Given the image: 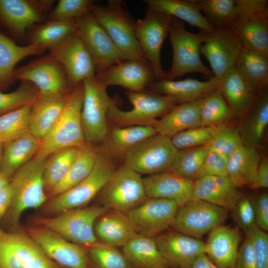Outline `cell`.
Returning a JSON list of instances; mask_svg holds the SVG:
<instances>
[{"mask_svg": "<svg viewBox=\"0 0 268 268\" xmlns=\"http://www.w3.org/2000/svg\"><path fill=\"white\" fill-rule=\"evenodd\" d=\"M83 98V85L81 82L69 92L61 115L40 140L35 156L47 158L62 149L81 148L88 145L83 135L80 119Z\"/></svg>", "mask_w": 268, "mask_h": 268, "instance_id": "1", "label": "cell"}, {"mask_svg": "<svg viewBox=\"0 0 268 268\" xmlns=\"http://www.w3.org/2000/svg\"><path fill=\"white\" fill-rule=\"evenodd\" d=\"M90 13L127 60L149 63L135 35L136 21L120 0L105 5L93 4Z\"/></svg>", "mask_w": 268, "mask_h": 268, "instance_id": "2", "label": "cell"}, {"mask_svg": "<svg viewBox=\"0 0 268 268\" xmlns=\"http://www.w3.org/2000/svg\"><path fill=\"white\" fill-rule=\"evenodd\" d=\"M46 159L34 157L19 168L10 179L12 198L6 213L10 224H17L24 211L37 208L46 201L43 175Z\"/></svg>", "mask_w": 268, "mask_h": 268, "instance_id": "3", "label": "cell"}, {"mask_svg": "<svg viewBox=\"0 0 268 268\" xmlns=\"http://www.w3.org/2000/svg\"><path fill=\"white\" fill-rule=\"evenodd\" d=\"M126 96L132 105L130 111H123L117 106L114 100L110 104L107 120L113 127L153 125L157 118L163 117L180 104L174 97L161 95L149 90L127 91Z\"/></svg>", "mask_w": 268, "mask_h": 268, "instance_id": "4", "label": "cell"}, {"mask_svg": "<svg viewBox=\"0 0 268 268\" xmlns=\"http://www.w3.org/2000/svg\"><path fill=\"white\" fill-rule=\"evenodd\" d=\"M207 34L201 30L197 33L190 32L186 29L183 21L172 17L168 36L172 48L173 60L171 67L165 72V79L174 80L194 72L213 76L200 57V47Z\"/></svg>", "mask_w": 268, "mask_h": 268, "instance_id": "5", "label": "cell"}, {"mask_svg": "<svg viewBox=\"0 0 268 268\" xmlns=\"http://www.w3.org/2000/svg\"><path fill=\"white\" fill-rule=\"evenodd\" d=\"M108 209L100 204H95L53 216L35 217L31 223L54 231L71 242L88 248L98 242L94 231V224Z\"/></svg>", "mask_w": 268, "mask_h": 268, "instance_id": "6", "label": "cell"}, {"mask_svg": "<svg viewBox=\"0 0 268 268\" xmlns=\"http://www.w3.org/2000/svg\"><path fill=\"white\" fill-rule=\"evenodd\" d=\"M117 169L112 158L98 153L90 174L73 188L54 197L46 204L44 212L54 215L87 204L100 192Z\"/></svg>", "mask_w": 268, "mask_h": 268, "instance_id": "7", "label": "cell"}, {"mask_svg": "<svg viewBox=\"0 0 268 268\" xmlns=\"http://www.w3.org/2000/svg\"><path fill=\"white\" fill-rule=\"evenodd\" d=\"M83 98L80 115L83 135L88 145L101 144L108 133L107 113L113 100L107 92V87L95 77L82 82Z\"/></svg>", "mask_w": 268, "mask_h": 268, "instance_id": "8", "label": "cell"}, {"mask_svg": "<svg viewBox=\"0 0 268 268\" xmlns=\"http://www.w3.org/2000/svg\"><path fill=\"white\" fill-rule=\"evenodd\" d=\"M177 150L170 137L157 133L132 146L123 157L134 171L151 175L168 170Z\"/></svg>", "mask_w": 268, "mask_h": 268, "instance_id": "9", "label": "cell"}, {"mask_svg": "<svg viewBox=\"0 0 268 268\" xmlns=\"http://www.w3.org/2000/svg\"><path fill=\"white\" fill-rule=\"evenodd\" d=\"M99 193L100 205L125 213L147 198L141 175L125 164L117 168Z\"/></svg>", "mask_w": 268, "mask_h": 268, "instance_id": "10", "label": "cell"}, {"mask_svg": "<svg viewBox=\"0 0 268 268\" xmlns=\"http://www.w3.org/2000/svg\"><path fill=\"white\" fill-rule=\"evenodd\" d=\"M0 268H60L22 231L0 232Z\"/></svg>", "mask_w": 268, "mask_h": 268, "instance_id": "11", "label": "cell"}, {"mask_svg": "<svg viewBox=\"0 0 268 268\" xmlns=\"http://www.w3.org/2000/svg\"><path fill=\"white\" fill-rule=\"evenodd\" d=\"M171 18L169 15L147 6L143 18L136 21V37L157 81L165 77L160 53L168 36Z\"/></svg>", "mask_w": 268, "mask_h": 268, "instance_id": "12", "label": "cell"}, {"mask_svg": "<svg viewBox=\"0 0 268 268\" xmlns=\"http://www.w3.org/2000/svg\"><path fill=\"white\" fill-rule=\"evenodd\" d=\"M228 210L200 200H192L178 207L171 225L184 235L199 239L220 226L227 217Z\"/></svg>", "mask_w": 268, "mask_h": 268, "instance_id": "13", "label": "cell"}, {"mask_svg": "<svg viewBox=\"0 0 268 268\" xmlns=\"http://www.w3.org/2000/svg\"><path fill=\"white\" fill-rule=\"evenodd\" d=\"M26 233L44 253L65 268H90L88 248L71 242L58 234L38 225L28 226Z\"/></svg>", "mask_w": 268, "mask_h": 268, "instance_id": "14", "label": "cell"}, {"mask_svg": "<svg viewBox=\"0 0 268 268\" xmlns=\"http://www.w3.org/2000/svg\"><path fill=\"white\" fill-rule=\"evenodd\" d=\"M14 77L15 80L33 83L38 88L39 95L67 93L73 87L62 65L50 54L16 68Z\"/></svg>", "mask_w": 268, "mask_h": 268, "instance_id": "15", "label": "cell"}, {"mask_svg": "<svg viewBox=\"0 0 268 268\" xmlns=\"http://www.w3.org/2000/svg\"><path fill=\"white\" fill-rule=\"evenodd\" d=\"M77 22L75 32L92 57L96 73L127 60L90 11L77 18Z\"/></svg>", "mask_w": 268, "mask_h": 268, "instance_id": "16", "label": "cell"}, {"mask_svg": "<svg viewBox=\"0 0 268 268\" xmlns=\"http://www.w3.org/2000/svg\"><path fill=\"white\" fill-rule=\"evenodd\" d=\"M53 0H0V20L17 37L26 38L27 30L47 21Z\"/></svg>", "mask_w": 268, "mask_h": 268, "instance_id": "17", "label": "cell"}, {"mask_svg": "<svg viewBox=\"0 0 268 268\" xmlns=\"http://www.w3.org/2000/svg\"><path fill=\"white\" fill-rule=\"evenodd\" d=\"M178 207L170 200L147 198L126 213L136 234L154 237L171 226Z\"/></svg>", "mask_w": 268, "mask_h": 268, "instance_id": "18", "label": "cell"}, {"mask_svg": "<svg viewBox=\"0 0 268 268\" xmlns=\"http://www.w3.org/2000/svg\"><path fill=\"white\" fill-rule=\"evenodd\" d=\"M49 52L64 68L72 87L95 75L92 57L76 32L68 35Z\"/></svg>", "mask_w": 268, "mask_h": 268, "instance_id": "19", "label": "cell"}, {"mask_svg": "<svg viewBox=\"0 0 268 268\" xmlns=\"http://www.w3.org/2000/svg\"><path fill=\"white\" fill-rule=\"evenodd\" d=\"M243 46L238 38L227 26L214 28L206 35L200 47V54L208 61L213 76L220 78L234 66Z\"/></svg>", "mask_w": 268, "mask_h": 268, "instance_id": "20", "label": "cell"}, {"mask_svg": "<svg viewBox=\"0 0 268 268\" xmlns=\"http://www.w3.org/2000/svg\"><path fill=\"white\" fill-rule=\"evenodd\" d=\"M95 77L106 87L117 85L133 92L145 90L155 80L149 63L130 60L120 62L96 73Z\"/></svg>", "mask_w": 268, "mask_h": 268, "instance_id": "21", "label": "cell"}, {"mask_svg": "<svg viewBox=\"0 0 268 268\" xmlns=\"http://www.w3.org/2000/svg\"><path fill=\"white\" fill-rule=\"evenodd\" d=\"M153 238L162 255L173 268H191L199 256L205 254V245L202 241L174 230Z\"/></svg>", "mask_w": 268, "mask_h": 268, "instance_id": "22", "label": "cell"}, {"mask_svg": "<svg viewBox=\"0 0 268 268\" xmlns=\"http://www.w3.org/2000/svg\"><path fill=\"white\" fill-rule=\"evenodd\" d=\"M203 15L214 27L227 26L237 17L268 9L267 0H197Z\"/></svg>", "mask_w": 268, "mask_h": 268, "instance_id": "23", "label": "cell"}, {"mask_svg": "<svg viewBox=\"0 0 268 268\" xmlns=\"http://www.w3.org/2000/svg\"><path fill=\"white\" fill-rule=\"evenodd\" d=\"M147 198H158L174 201L179 207L192 200L193 181L168 170L143 178Z\"/></svg>", "mask_w": 268, "mask_h": 268, "instance_id": "24", "label": "cell"}, {"mask_svg": "<svg viewBox=\"0 0 268 268\" xmlns=\"http://www.w3.org/2000/svg\"><path fill=\"white\" fill-rule=\"evenodd\" d=\"M227 26L243 47L268 56V9L237 17Z\"/></svg>", "mask_w": 268, "mask_h": 268, "instance_id": "25", "label": "cell"}, {"mask_svg": "<svg viewBox=\"0 0 268 268\" xmlns=\"http://www.w3.org/2000/svg\"><path fill=\"white\" fill-rule=\"evenodd\" d=\"M238 189L227 177L204 176L194 181L192 200L232 209L241 197Z\"/></svg>", "mask_w": 268, "mask_h": 268, "instance_id": "26", "label": "cell"}, {"mask_svg": "<svg viewBox=\"0 0 268 268\" xmlns=\"http://www.w3.org/2000/svg\"><path fill=\"white\" fill-rule=\"evenodd\" d=\"M241 240L236 228L222 226L209 232L205 245V254L219 268H233Z\"/></svg>", "mask_w": 268, "mask_h": 268, "instance_id": "27", "label": "cell"}, {"mask_svg": "<svg viewBox=\"0 0 268 268\" xmlns=\"http://www.w3.org/2000/svg\"><path fill=\"white\" fill-rule=\"evenodd\" d=\"M242 144L257 148L262 143L268 125V87L257 94L248 111L238 120Z\"/></svg>", "mask_w": 268, "mask_h": 268, "instance_id": "28", "label": "cell"}, {"mask_svg": "<svg viewBox=\"0 0 268 268\" xmlns=\"http://www.w3.org/2000/svg\"><path fill=\"white\" fill-rule=\"evenodd\" d=\"M69 92L39 95L32 104L29 117L30 134L39 141L61 115Z\"/></svg>", "mask_w": 268, "mask_h": 268, "instance_id": "29", "label": "cell"}, {"mask_svg": "<svg viewBox=\"0 0 268 268\" xmlns=\"http://www.w3.org/2000/svg\"><path fill=\"white\" fill-rule=\"evenodd\" d=\"M94 231L97 241L115 247H123L136 234L126 213L108 209L98 218Z\"/></svg>", "mask_w": 268, "mask_h": 268, "instance_id": "30", "label": "cell"}, {"mask_svg": "<svg viewBox=\"0 0 268 268\" xmlns=\"http://www.w3.org/2000/svg\"><path fill=\"white\" fill-rule=\"evenodd\" d=\"M219 79L215 76L204 81L192 78L178 81L163 79L154 81L148 89L157 94L173 96L182 103L205 97L217 90Z\"/></svg>", "mask_w": 268, "mask_h": 268, "instance_id": "31", "label": "cell"}, {"mask_svg": "<svg viewBox=\"0 0 268 268\" xmlns=\"http://www.w3.org/2000/svg\"><path fill=\"white\" fill-rule=\"evenodd\" d=\"M205 97L178 104L157 119L153 125L157 133L171 138L182 131L200 126L201 109Z\"/></svg>", "mask_w": 268, "mask_h": 268, "instance_id": "32", "label": "cell"}, {"mask_svg": "<svg viewBox=\"0 0 268 268\" xmlns=\"http://www.w3.org/2000/svg\"><path fill=\"white\" fill-rule=\"evenodd\" d=\"M218 89L238 119L248 111L257 96L234 66L221 76Z\"/></svg>", "mask_w": 268, "mask_h": 268, "instance_id": "33", "label": "cell"}, {"mask_svg": "<svg viewBox=\"0 0 268 268\" xmlns=\"http://www.w3.org/2000/svg\"><path fill=\"white\" fill-rule=\"evenodd\" d=\"M122 252L132 268H173L153 237L136 234L122 247Z\"/></svg>", "mask_w": 268, "mask_h": 268, "instance_id": "34", "label": "cell"}, {"mask_svg": "<svg viewBox=\"0 0 268 268\" xmlns=\"http://www.w3.org/2000/svg\"><path fill=\"white\" fill-rule=\"evenodd\" d=\"M234 67L257 95L268 85V56L242 47Z\"/></svg>", "mask_w": 268, "mask_h": 268, "instance_id": "35", "label": "cell"}, {"mask_svg": "<svg viewBox=\"0 0 268 268\" xmlns=\"http://www.w3.org/2000/svg\"><path fill=\"white\" fill-rule=\"evenodd\" d=\"M40 141L28 134L3 144L0 174L10 180L16 171L37 153Z\"/></svg>", "mask_w": 268, "mask_h": 268, "instance_id": "36", "label": "cell"}, {"mask_svg": "<svg viewBox=\"0 0 268 268\" xmlns=\"http://www.w3.org/2000/svg\"><path fill=\"white\" fill-rule=\"evenodd\" d=\"M148 7L185 21L206 33L214 27L201 12L195 0H144Z\"/></svg>", "mask_w": 268, "mask_h": 268, "instance_id": "37", "label": "cell"}, {"mask_svg": "<svg viewBox=\"0 0 268 268\" xmlns=\"http://www.w3.org/2000/svg\"><path fill=\"white\" fill-rule=\"evenodd\" d=\"M261 158L256 148L242 145L228 157L227 177L238 188L250 186L256 180Z\"/></svg>", "mask_w": 268, "mask_h": 268, "instance_id": "38", "label": "cell"}, {"mask_svg": "<svg viewBox=\"0 0 268 268\" xmlns=\"http://www.w3.org/2000/svg\"><path fill=\"white\" fill-rule=\"evenodd\" d=\"M44 51L29 44L19 46L0 33V90L15 81L14 73L16 65L22 60L32 55L42 54Z\"/></svg>", "mask_w": 268, "mask_h": 268, "instance_id": "39", "label": "cell"}, {"mask_svg": "<svg viewBox=\"0 0 268 268\" xmlns=\"http://www.w3.org/2000/svg\"><path fill=\"white\" fill-rule=\"evenodd\" d=\"M151 126H134L126 127H113L108 134L103 143L101 153L112 156L124 155L132 146L141 140L157 134Z\"/></svg>", "mask_w": 268, "mask_h": 268, "instance_id": "40", "label": "cell"}, {"mask_svg": "<svg viewBox=\"0 0 268 268\" xmlns=\"http://www.w3.org/2000/svg\"><path fill=\"white\" fill-rule=\"evenodd\" d=\"M77 19L66 20H50L36 24L27 31L29 44L42 50H49L69 34L75 32Z\"/></svg>", "mask_w": 268, "mask_h": 268, "instance_id": "41", "label": "cell"}, {"mask_svg": "<svg viewBox=\"0 0 268 268\" xmlns=\"http://www.w3.org/2000/svg\"><path fill=\"white\" fill-rule=\"evenodd\" d=\"M88 145L81 149L78 156L66 175L48 193L50 196L54 198L66 192L83 181L90 174L94 166L98 152Z\"/></svg>", "mask_w": 268, "mask_h": 268, "instance_id": "42", "label": "cell"}, {"mask_svg": "<svg viewBox=\"0 0 268 268\" xmlns=\"http://www.w3.org/2000/svg\"><path fill=\"white\" fill-rule=\"evenodd\" d=\"M209 152L208 143L178 149L168 171L194 182Z\"/></svg>", "mask_w": 268, "mask_h": 268, "instance_id": "43", "label": "cell"}, {"mask_svg": "<svg viewBox=\"0 0 268 268\" xmlns=\"http://www.w3.org/2000/svg\"><path fill=\"white\" fill-rule=\"evenodd\" d=\"M81 148L62 149L51 154L48 159L47 158L43 175L46 191L49 193L63 179L78 156Z\"/></svg>", "mask_w": 268, "mask_h": 268, "instance_id": "44", "label": "cell"}, {"mask_svg": "<svg viewBox=\"0 0 268 268\" xmlns=\"http://www.w3.org/2000/svg\"><path fill=\"white\" fill-rule=\"evenodd\" d=\"M238 119L218 89L205 97L201 109L200 126H216Z\"/></svg>", "mask_w": 268, "mask_h": 268, "instance_id": "45", "label": "cell"}, {"mask_svg": "<svg viewBox=\"0 0 268 268\" xmlns=\"http://www.w3.org/2000/svg\"><path fill=\"white\" fill-rule=\"evenodd\" d=\"M33 104L0 116V143L4 144L30 133L29 117Z\"/></svg>", "mask_w": 268, "mask_h": 268, "instance_id": "46", "label": "cell"}, {"mask_svg": "<svg viewBox=\"0 0 268 268\" xmlns=\"http://www.w3.org/2000/svg\"><path fill=\"white\" fill-rule=\"evenodd\" d=\"M90 268H132L122 251L99 242L88 247Z\"/></svg>", "mask_w": 268, "mask_h": 268, "instance_id": "47", "label": "cell"}, {"mask_svg": "<svg viewBox=\"0 0 268 268\" xmlns=\"http://www.w3.org/2000/svg\"><path fill=\"white\" fill-rule=\"evenodd\" d=\"M20 86L9 93L0 91V116L33 104L39 95L33 83L21 81Z\"/></svg>", "mask_w": 268, "mask_h": 268, "instance_id": "48", "label": "cell"}, {"mask_svg": "<svg viewBox=\"0 0 268 268\" xmlns=\"http://www.w3.org/2000/svg\"><path fill=\"white\" fill-rule=\"evenodd\" d=\"M233 123L216 126H199L182 131L171 139L177 149L205 145L213 139L218 132Z\"/></svg>", "mask_w": 268, "mask_h": 268, "instance_id": "49", "label": "cell"}, {"mask_svg": "<svg viewBox=\"0 0 268 268\" xmlns=\"http://www.w3.org/2000/svg\"><path fill=\"white\" fill-rule=\"evenodd\" d=\"M238 120L217 133L208 143L210 152L229 157L243 145L239 132Z\"/></svg>", "mask_w": 268, "mask_h": 268, "instance_id": "50", "label": "cell"}, {"mask_svg": "<svg viewBox=\"0 0 268 268\" xmlns=\"http://www.w3.org/2000/svg\"><path fill=\"white\" fill-rule=\"evenodd\" d=\"M94 4L91 0H60L48 14L50 20L77 19L90 11Z\"/></svg>", "mask_w": 268, "mask_h": 268, "instance_id": "51", "label": "cell"}, {"mask_svg": "<svg viewBox=\"0 0 268 268\" xmlns=\"http://www.w3.org/2000/svg\"><path fill=\"white\" fill-rule=\"evenodd\" d=\"M245 233L252 244L257 268H268V235L256 224Z\"/></svg>", "mask_w": 268, "mask_h": 268, "instance_id": "52", "label": "cell"}, {"mask_svg": "<svg viewBox=\"0 0 268 268\" xmlns=\"http://www.w3.org/2000/svg\"><path fill=\"white\" fill-rule=\"evenodd\" d=\"M232 210L235 222L245 232L256 224L253 201L250 198L241 197Z\"/></svg>", "mask_w": 268, "mask_h": 268, "instance_id": "53", "label": "cell"}, {"mask_svg": "<svg viewBox=\"0 0 268 268\" xmlns=\"http://www.w3.org/2000/svg\"><path fill=\"white\" fill-rule=\"evenodd\" d=\"M228 157L209 152L198 173L197 179L206 176L227 177Z\"/></svg>", "mask_w": 268, "mask_h": 268, "instance_id": "54", "label": "cell"}, {"mask_svg": "<svg viewBox=\"0 0 268 268\" xmlns=\"http://www.w3.org/2000/svg\"><path fill=\"white\" fill-rule=\"evenodd\" d=\"M256 225L262 230H268V195L263 193L253 200Z\"/></svg>", "mask_w": 268, "mask_h": 268, "instance_id": "55", "label": "cell"}, {"mask_svg": "<svg viewBox=\"0 0 268 268\" xmlns=\"http://www.w3.org/2000/svg\"><path fill=\"white\" fill-rule=\"evenodd\" d=\"M233 268H257L252 244L247 237L238 249Z\"/></svg>", "mask_w": 268, "mask_h": 268, "instance_id": "56", "label": "cell"}, {"mask_svg": "<svg viewBox=\"0 0 268 268\" xmlns=\"http://www.w3.org/2000/svg\"><path fill=\"white\" fill-rule=\"evenodd\" d=\"M254 189L266 188L268 187V158H261L259 165L256 181L250 185Z\"/></svg>", "mask_w": 268, "mask_h": 268, "instance_id": "57", "label": "cell"}, {"mask_svg": "<svg viewBox=\"0 0 268 268\" xmlns=\"http://www.w3.org/2000/svg\"><path fill=\"white\" fill-rule=\"evenodd\" d=\"M12 191L8 183L0 190V221L6 214L11 202Z\"/></svg>", "mask_w": 268, "mask_h": 268, "instance_id": "58", "label": "cell"}, {"mask_svg": "<svg viewBox=\"0 0 268 268\" xmlns=\"http://www.w3.org/2000/svg\"><path fill=\"white\" fill-rule=\"evenodd\" d=\"M191 268H219L214 265L205 254L199 256L193 263Z\"/></svg>", "mask_w": 268, "mask_h": 268, "instance_id": "59", "label": "cell"}, {"mask_svg": "<svg viewBox=\"0 0 268 268\" xmlns=\"http://www.w3.org/2000/svg\"><path fill=\"white\" fill-rule=\"evenodd\" d=\"M9 180L0 174V190L8 184Z\"/></svg>", "mask_w": 268, "mask_h": 268, "instance_id": "60", "label": "cell"}, {"mask_svg": "<svg viewBox=\"0 0 268 268\" xmlns=\"http://www.w3.org/2000/svg\"><path fill=\"white\" fill-rule=\"evenodd\" d=\"M3 150V144L0 142V166L1 163L2 154Z\"/></svg>", "mask_w": 268, "mask_h": 268, "instance_id": "61", "label": "cell"}, {"mask_svg": "<svg viewBox=\"0 0 268 268\" xmlns=\"http://www.w3.org/2000/svg\"><path fill=\"white\" fill-rule=\"evenodd\" d=\"M2 231V230L0 228V232Z\"/></svg>", "mask_w": 268, "mask_h": 268, "instance_id": "62", "label": "cell"}, {"mask_svg": "<svg viewBox=\"0 0 268 268\" xmlns=\"http://www.w3.org/2000/svg\"><path fill=\"white\" fill-rule=\"evenodd\" d=\"M62 268V267H61V268Z\"/></svg>", "mask_w": 268, "mask_h": 268, "instance_id": "63", "label": "cell"}]
</instances>
